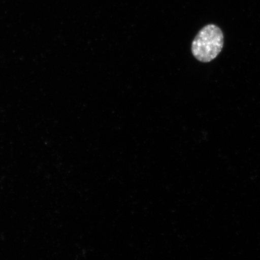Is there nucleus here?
<instances>
[{"label": "nucleus", "mask_w": 260, "mask_h": 260, "mask_svg": "<svg viewBox=\"0 0 260 260\" xmlns=\"http://www.w3.org/2000/svg\"><path fill=\"white\" fill-rule=\"evenodd\" d=\"M223 43V35L220 28L216 25H207L195 37L191 44V52L198 60L210 62L218 56Z\"/></svg>", "instance_id": "1"}]
</instances>
